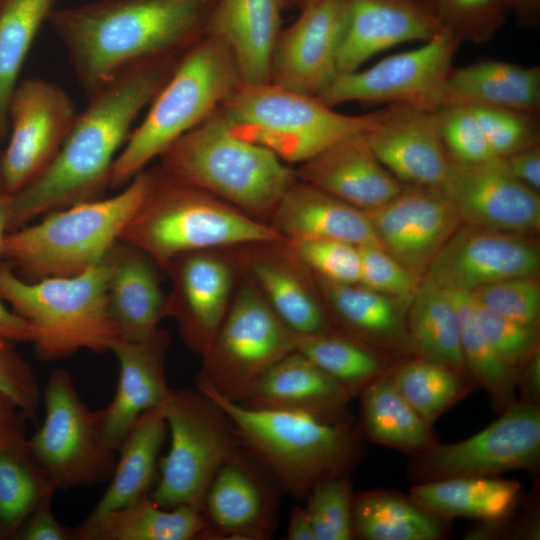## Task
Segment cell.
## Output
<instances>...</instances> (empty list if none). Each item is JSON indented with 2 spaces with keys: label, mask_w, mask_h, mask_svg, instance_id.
Segmentation results:
<instances>
[{
  "label": "cell",
  "mask_w": 540,
  "mask_h": 540,
  "mask_svg": "<svg viewBox=\"0 0 540 540\" xmlns=\"http://www.w3.org/2000/svg\"><path fill=\"white\" fill-rule=\"evenodd\" d=\"M181 55L153 60L122 74L89 98L59 151L31 183L11 195L8 232L49 212L96 199L109 186L117 152L131 127L171 76Z\"/></svg>",
  "instance_id": "obj_1"
},
{
  "label": "cell",
  "mask_w": 540,
  "mask_h": 540,
  "mask_svg": "<svg viewBox=\"0 0 540 540\" xmlns=\"http://www.w3.org/2000/svg\"><path fill=\"white\" fill-rule=\"evenodd\" d=\"M217 0H98L53 9L48 21L88 97L133 68L183 54Z\"/></svg>",
  "instance_id": "obj_2"
},
{
  "label": "cell",
  "mask_w": 540,
  "mask_h": 540,
  "mask_svg": "<svg viewBox=\"0 0 540 540\" xmlns=\"http://www.w3.org/2000/svg\"><path fill=\"white\" fill-rule=\"evenodd\" d=\"M196 389L226 415L241 447L296 499L318 482L350 473L360 456V433L350 419L256 408L223 397L196 378Z\"/></svg>",
  "instance_id": "obj_3"
},
{
  "label": "cell",
  "mask_w": 540,
  "mask_h": 540,
  "mask_svg": "<svg viewBox=\"0 0 540 540\" xmlns=\"http://www.w3.org/2000/svg\"><path fill=\"white\" fill-rule=\"evenodd\" d=\"M165 177L203 190L268 223L295 167L257 143L235 136L221 106L178 139L156 167Z\"/></svg>",
  "instance_id": "obj_4"
},
{
  "label": "cell",
  "mask_w": 540,
  "mask_h": 540,
  "mask_svg": "<svg viewBox=\"0 0 540 540\" xmlns=\"http://www.w3.org/2000/svg\"><path fill=\"white\" fill-rule=\"evenodd\" d=\"M143 203L119 241L135 246L167 271L178 256L285 241L268 223L198 188L173 181L155 167Z\"/></svg>",
  "instance_id": "obj_5"
},
{
  "label": "cell",
  "mask_w": 540,
  "mask_h": 540,
  "mask_svg": "<svg viewBox=\"0 0 540 540\" xmlns=\"http://www.w3.org/2000/svg\"><path fill=\"white\" fill-rule=\"evenodd\" d=\"M151 181V169H144L112 197L75 203L8 232L1 261L37 280L85 271L119 240L147 196Z\"/></svg>",
  "instance_id": "obj_6"
},
{
  "label": "cell",
  "mask_w": 540,
  "mask_h": 540,
  "mask_svg": "<svg viewBox=\"0 0 540 540\" xmlns=\"http://www.w3.org/2000/svg\"><path fill=\"white\" fill-rule=\"evenodd\" d=\"M230 49L203 35L181 56L117 155L109 187L127 185L145 166L216 111L241 85Z\"/></svg>",
  "instance_id": "obj_7"
},
{
  "label": "cell",
  "mask_w": 540,
  "mask_h": 540,
  "mask_svg": "<svg viewBox=\"0 0 540 540\" xmlns=\"http://www.w3.org/2000/svg\"><path fill=\"white\" fill-rule=\"evenodd\" d=\"M109 264L106 256L73 276L27 282L0 263V298L31 327L36 356L55 361L81 349L110 350L118 339L107 300Z\"/></svg>",
  "instance_id": "obj_8"
},
{
  "label": "cell",
  "mask_w": 540,
  "mask_h": 540,
  "mask_svg": "<svg viewBox=\"0 0 540 540\" xmlns=\"http://www.w3.org/2000/svg\"><path fill=\"white\" fill-rule=\"evenodd\" d=\"M221 110L235 136L298 165L346 137L370 131L383 120L388 106L363 115H347L316 96L270 83H241Z\"/></svg>",
  "instance_id": "obj_9"
},
{
  "label": "cell",
  "mask_w": 540,
  "mask_h": 540,
  "mask_svg": "<svg viewBox=\"0 0 540 540\" xmlns=\"http://www.w3.org/2000/svg\"><path fill=\"white\" fill-rule=\"evenodd\" d=\"M163 409L171 441L149 495L163 508L201 511L213 478L241 446L224 412L197 389H171Z\"/></svg>",
  "instance_id": "obj_10"
},
{
  "label": "cell",
  "mask_w": 540,
  "mask_h": 540,
  "mask_svg": "<svg viewBox=\"0 0 540 540\" xmlns=\"http://www.w3.org/2000/svg\"><path fill=\"white\" fill-rule=\"evenodd\" d=\"M227 314L201 357L197 378L223 397L241 402L269 368L296 351L298 335L272 311L241 272Z\"/></svg>",
  "instance_id": "obj_11"
},
{
  "label": "cell",
  "mask_w": 540,
  "mask_h": 540,
  "mask_svg": "<svg viewBox=\"0 0 540 540\" xmlns=\"http://www.w3.org/2000/svg\"><path fill=\"white\" fill-rule=\"evenodd\" d=\"M43 398V423L27 440V445L53 487H83L110 478L116 464V450L104 440L100 411L88 409L69 372L54 370Z\"/></svg>",
  "instance_id": "obj_12"
},
{
  "label": "cell",
  "mask_w": 540,
  "mask_h": 540,
  "mask_svg": "<svg viewBox=\"0 0 540 540\" xmlns=\"http://www.w3.org/2000/svg\"><path fill=\"white\" fill-rule=\"evenodd\" d=\"M461 43L444 29L417 48L337 74L316 97L330 107L360 102L434 110Z\"/></svg>",
  "instance_id": "obj_13"
},
{
  "label": "cell",
  "mask_w": 540,
  "mask_h": 540,
  "mask_svg": "<svg viewBox=\"0 0 540 540\" xmlns=\"http://www.w3.org/2000/svg\"><path fill=\"white\" fill-rule=\"evenodd\" d=\"M413 456L409 474L418 483L529 469L540 456V409L516 401L475 435L450 444L434 443Z\"/></svg>",
  "instance_id": "obj_14"
},
{
  "label": "cell",
  "mask_w": 540,
  "mask_h": 540,
  "mask_svg": "<svg viewBox=\"0 0 540 540\" xmlns=\"http://www.w3.org/2000/svg\"><path fill=\"white\" fill-rule=\"evenodd\" d=\"M75 117L60 86L40 78L18 81L8 106L10 139L0 160L4 192L17 193L47 168Z\"/></svg>",
  "instance_id": "obj_15"
},
{
  "label": "cell",
  "mask_w": 540,
  "mask_h": 540,
  "mask_svg": "<svg viewBox=\"0 0 540 540\" xmlns=\"http://www.w3.org/2000/svg\"><path fill=\"white\" fill-rule=\"evenodd\" d=\"M365 212L380 246L420 281L462 225L440 186L404 184L392 199Z\"/></svg>",
  "instance_id": "obj_16"
},
{
  "label": "cell",
  "mask_w": 540,
  "mask_h": 540,
  "mask_svg": "<svg viewBox=\"0 0 540 540\" xmlns=\"http://www.w3.org/2000/svg\"><path fill=\"white\" fill-rule=\"evenodd\" d=\"M166 274L172 282L166 315L175 320L185 345L202 357L227 314L239 270L227 248L182 254Z\"/></svg>",
  "instance_id": "obj_17"
},
{
  "label": "cell",
  "mask_w": 540,
  "mask_h": 540,
  "mask_svg": "<svg viewBox=\"0 0 540 540\" xmlns=\"http://www.w3.org/2000/svg\"><path fill=\"white\" fill-rule=\"evenodd\" d=\"M540 252L528 235L462 224L430 263L423 280L472 292L515 277L536 276Z\"/></svg>",
  "instance_id": "obj_18"
},
{
  "label": "cell",
  "mask_w": 540,
  "mask_h": 540,
  "mask_svg": "<svg viewBox=\"0 0 540 540\" xmlns=\"http://www.w3.org/2000/svg\"><path fill=\"white\" fill-rule=\"evenodd\" d=\"M441 187L462 224L524 235L540 229L538 191L515 178L501 158L474 164L450 161Z\"/></svg>",
  "instance_id": "obj_19"
},
{
  "label": "cell",
  "mask_w": 540,
  "mask_h": 540,
  "mask_svg": "<svg viewBox=\"0 0 540 540\" xmlns=\"http://www.w3.org/2000/svg\"><path fill=\"white\" fill-rule=\"evenodd\" d=\"M273 45L268 83L317 96L338 74L337 57L347 14L346 0H323L301 11Z\"/></svg>",
  "instance_id": "obj_20"
},
{
  "label": "cell",
  "mask_w": 540,
  "mask_h": 540,
  "mask_svg": "<svg viewBox=\"0 0 540 540\" xmlns=\"http://www.w3.org/2000/svg\"><path fill=\"white\" fill-rule=\"evenodd\" d=\"M239 272L277 317L298 336L334 329L309 269L286 241L228 248Z\"/></svg>",
  "instance_id": "obj_21"
},
{
  "label": "cell",
  "mask_w": 540,
  "mask_h": 540,
  "mask_svg": "<svg viewBox=\"0 0 540 540\" xmlns=\"http://www.w3.org/2000/svg\"><path fill=\"white\" fill-rule=\"evenodd\" d=\"M347 14L337 57L339 73L405 42H426L444 30L427 0H346Z\"/></svg>",
  "instance_id": "obj_22"
},
{
  "label": "cell",
  "mask_w": 540,
  "mask_h": 540,
  "mask_svg": "<svg viewBox=\"0 0 540 540\" xmlns=\"http://www.w3.org/2000/svg\"><path fill=\"white\" fill-rule=\"evenodd\" d=\"M169 334L158 329L146 340L116 339L110 351L119 362V379L112 401L100 411L104 440L118 450L124 437L145 411L162 405L170 393L165 373Z\"/></svg>",
  "instance_id": "obj_23"
},
{
  "label": "cell",
  "mask_w": 540,
  "mask_h": 540,
  "mask_svg": "<svg viewBox=\"0 0 540 540\" xmlns=\"http://www.w3.org/2000/svg\"><path fill=\"white\" fill-rule=\"evenodd\" d=\"M383 166L401 183L442 186L449 167L433 110L388 105L383 120L366 133Z\"/></svg>",
  "instance_id": "obj_24"
},
{
  "label": "cell",
  "mask_w": 540,
  "mask_h": 540,
  "mask_svg": "<svg viewBox=\"0 0 540 540\" xmlns=\"http://www.w3.org/2000/svg\"><path fill=\"white\" fill-rule=\"evenodd\" d=\"M366 133L346 137L296 165L297 178L363 211L386 203L404 184L376 157Z\"/></svg>",
  "instance_id": "obj_25"
},
{
  "label": "cell",
  "mask_w": 540,
  "mask_h": 540,
  "mask_svg": "<svg viewBox=\"0 0 540 540\" xmlns=\"http://www.w3.org/2000/svg\"><path fill=\"white\" fill-rule=\"evenodd\" d=\"M108 311L119 339L138 342L151 337L167 317L161 269L141 249L117 241L107 253Z\"/></svg>",
  "instance_id": "obj_26"
},
{
  "label": "cell",
  "mask_w": 540,
  "mask_h": 540,
  "mask_svg": "<svg viewBox=\"0 0 540 540\" xmlns=\"http://www.w3.org/2000/svg\"><path fill=\"white\" fill-rule=\"evenodd\" d=\"M201 512L207 524L205 539L261 540L273 530L271 498L241 450L213 478Z\"/></svg>",
  "instance_id": "obj_27"
},
{
  "label": "cell",
  "mask_w": 540,
  "mask_h": 540,
  "mask_svg": "<svg viewBox=\"0 0 540 540\" xmlns=\"http://www.w3.org/2000/svg\"><path fill=\"white\" fill-rule=\"evenodd\" d=\"M268 224L285 241L333 239L380 246L365 211L298 178L280 198Z\"/></svg>",
  "instance_id": "obj_28"
},
{
  "label": "cell",
  "mask_w": 540,
  "mask_h": 540,
  "mask_svg": "<svg viewBox=\"0 0 540 540\" xmlns=\"http://www.w3.org/2000/svg\"><path fill=\"white\" fill-rule=\"evenodd\" d=\"M352 399L340 383L294 351L260 376L239 403L327 419H347V405Z\"/></svg>",
  "instance_id": "obj_29"
},
{
  "label": "cell",
  "mask_w": 540,
  "mask_h": 540,
  "mask_svg": "<svg viewBox=\"0 0 540 540\" xmlns=\"http://www.w3.org/2000/svg\"><path fill=\"white\" fill-rule=\"evenodd\" d=\"M283 0H217L204 34L223 42L243 84L268 83L271 51L281 30Z\"/></svg>",
  "instance_id": "obj_30"
},
{
  "label": "cell",
  "mask_w": 540,
  "mask_h": 540,
  "mask_svg": "<svg viewBox=\"0 0 540 540\" xmlns=\"http://www.w3.org/2000/svg\"><path fill=\"white\" fill-rule=\"evenodd\" d=\"M311 274L334 329L372 347L413 353L407 326L390 297L360 284L333 283Z\"/></svg>",
  "instance_id": "obj_31"
},
{
  "label": "cell",
  "mask_w": 540,
  "mask_h": 540,
  "mask_svg": "<svg viewBox=\"0 0 540 540\" xmlns=\"http://www.w3.org/2000/svg\"><path fill=\"white\" fill-rule=\"evenodd\" d=\"M163 404L141 414L124 437L117 450L119 455L110 484L88 517L75 529V538L79 539L106 515L150 492L168 431Z\"/></svg>",
  "instance_id": "obj_32"
},
{
  "label": "cell",
  "mask_w": 540,
  "mask_h": 540,
  "mask_svg": "<svg viewBox=\"0 0 540 540\" xmlns=\"http://www.w3.org/2000/svg\"><path fill=\"white\" fill-rule=\"evenodd\" d=\"M507 108L539 115L540 68L500 60H483L451 69L438 106Z\"/></svg>",
  "instance_id": "obj_33"
},
{
  "label": "cell",
  "mask_w": 540,
  "mask_h": 540,
  "mask_svg": "<svg viewBox=\"0 0 540 540\" xmlns=\"http://www.w3.org/2000/svg\"><path fill=\"white\" fill-rule=\"evenodd\" d=\"M520 491L514 480L495 476H463L421 482L409 497L426 511L446 520L466 517L502 521L512 512Z\"/></svg>",
  "instance_id": "obj_34"
},
{
  "label": "cell",
  "mask_w": 540,
  "mask_h": 540,
  "mask_svg": "<svg viewBox=\"0 0 540 540\" xmlns=\"http://www.w3.org/2000/svg\"><path fill=\"white\" fill-rule=\"evenodd\" d=\"M446 519L434 515L409 496L390 490L353 494V538L363 540H438Z\"/></svg>",
  "instance_id": "obj_35"
},
{
  "label": "cell",
  "mask_w": 540,
  "mask_h": 540,
  "mask_svg": "<svg viewBox=\"0 0 540 540\" xmlns=\"http://www.w3.org/2000/svg\"><path fill=\"white\" fill-rule=\"evenodd\" d=\"M203 513L190 506L163 508L148 494L106 515L81 535V540L205 539Z\"/></svg>",
  "instance_id": "obj_36"
},
{
  "label": "cell",
  "mask_w": 540,
  "mask_h": 540,
  "mask_svg": "<svg viewBox=\"0 0 540 540\" xmlns=\"http://www.w3.org/2000/svg\"><path fill=\"white\" fill-rule=\"evenodd\" d=\"M359 395L362 431L370 441L411 455L436 443L432 424L404 399L390 371L367 384Z\"/></svg>",
  "instance_id": "obj_37"
},
{
  "label": "cell",
  "mask_w": 540,
  "mask_h": 540,
  "mask_svg": "<svg viewBox=\"0 0 540 540\" xmlns=\"http://www.w3.org/2000/svg\"><path fill=\"white\" fill-rule=\"evenodd\" d=\"M406 326L416 356L472 379L461 350L457 311L446 289L422 280L410 301Z\"/></svg>",
  "instance_id": "obj_38"
},
{
  "label": "cell",
  "mask_w": 540,
  "mask_h": 540,
  "mask_svg": "<svg viewBox=\"0 0 540 540\" xmlns=\"http://www.w3.org/2000/svg\"><path fill=\"white\" fill-rule=\"evenodd\" d=\"M56 489L32 457L25 436L0 447V536L17 537Z\"/></svg>",
  "instance_id": "obj_39"
},
{
  "label": "cell",
  "mask_w": 540,
  "mask_h": 540,
  "mask_svg": "<svg viewBox=\"0 0 540 540\" xmlns=\"http://www.w3.org/2000/svg\"><path fill=\"white\" fill-rule=\"evenodd\" d=\"M296 351L340 383L353 398L393 368L374 347L336 329L299 336Z\"/></svg>",
  "instance_id": "obj_40"
},
{
  "label": "cell",
  "mask_w": 540,
  "mask_h": 540,
  "mask_svg": "<svg viewBox=\"0 0 540 540\" xmlns=\"http://www.w3.org/2000/svg\"><path fill=\"white\" fill-rule=\"evenodd\" d=\"M55 0H2L0 5V138L9 129L8 106L32 43Z\"/></svg>",
  "instance_id": "obj_41"
},
{
  "label": "cell",
  "mask_w": 540,
  "mask_h": 540,
  "mask_svg": "<svg viewBox=\"0 0 540 540\" xmlns=\"http://www.w3.org/2000/svg\"><path fill=\"white\" fill-rule=\"evenodd\" d=\"M390 376L404 399L432 425L476 384L445 364L418 356L393 367Z\"/></svg>",
  "instance_id": "obj_42"
},
{
  "label": "cell",
  "mask_w": 540,
  "mask_h": 540,
  "mask_svg": "<svg viewBox=\"0 0 540 540\" xmlns=\"http://www.w3.org/2000/svg\"><path fill=\"white\" fill-rule=\"evenodd\" d=\"M456 308L460 344L467 370L476 384L481 385L502 410L516 402L517 371L495 352L479 329L470 292L446 289Z\"/></svg>",
  "instance_id": "obj_43"
},
{
  "label": "cell",
  "mask_w": 540,
  "mask_h": 540,
  "mask_svg": "<svg viewBox=\"0 0 540 540\" xmlns=\"http://www.w3.org/2000/svg\"><path fill=\"white\" fill-rule=\"evenodd\" d=\"M305 499L315 540L353 539V492L349 473L318 482Z\"/></svg>",
  "instance_id": "obj_44"
},
{
  "label": "cell",
  "mask_w": 540,
  "mask_h": 540,
  "mask_svg": "<svg viewBox=\"0 0 540 540\" xmlns=\"http://www.w3.org/2000/svg\"><path fill=\"white\" fill-rule=\"evenodd\" d=\"M433 112L440 141L450 161L474 164L496 158L472 107L444 104Z\"/></svg>",
  "instance_id": "obj_45"
},
{
  "label": "cell",
  "mask_w": 540,
  "mask_h": 540,
  "mask_svg": "<svg viewBox=\"0 0 540 540\" xmlns=\"http://www.w3.org/2000/svg\"><path fill=\"white\" fill-rule=\"evenodd\" d=\"M444 29L461 41L482 44L503 25L509 10L505 0H427Z\"/></svg>",
  "instance_id": "obj_46"
},
{
  "label": "cell",
  "mask_w": 540,
  "mask_h": 540,
  "mask_svg": "<svg viewBox=\"0 0 540 540\" xmlns=\"http://www.w3.org/2000/svg\"><path fill=\"white\" fill-rule=\"evenodd\" d=\"M472 109L496 158H504L539 144L540 125L537 114L507 108Z\"/></svg>",
  "instance_id": "obj_47"
},
{
  "label": "cell",
  "mask_w": 540,
  "mask_h": 540,
  "mask_svg": "<svg viewBox=\"0 0 540 540\" xmlns=\"http://www.w3.org/2000/svg\"><path fill=\"white\" fill-rule=\"evenodd\" d=\"M286 243L297 258L319 278L339 284L359 283V246L333 239H307Z\"/></svg>",
  "instance_id": "obj_48"
},
{
  "label": "cell",
  "mask_w": 540,
  "mask_h": 540,
  "mask_svg": "<svg viewBox=\"0 0 540 540\" xmlns=\"http://www.w3.org/2000/svg\"><path fill=\"white\" fill-rule=\"evenodd\" d=\"M477 304L510 320L538 326L540 284L536 276L494 282L470 292Z\"/></svg>",
  "instance_id": "obj_49"
},
{
  "label": "cell",
  "mask_w": 540,
  "mask_h": 540,
  "mask_svg": "<svg viewBox=\"0 0 540 540\" xmlns=\"http://www.w3.org/2000/svg\"><path fill=\"white\" fill-rule=\"evenodd\" d=\"M473 301L475 320L482 334L506 364L519 370L538 352V326L502 317Z\"/></svg>",
  "instance_id": "obj_50"
},
{
  "label": "cell",
  "mask_w": 540,
  "mask_h": 540,
  "mask_svg": "<svg viewBox=\"0 0 540 540\" xmlns=\"http://www.w3.org/2000/svg\"><path fill=\"white\" fill-rule=\"evenodd\" d=\"M360 285L398 299L411 301L420 280L378 245L359 246Z\"/></svg>",
  "instance_id": "obj_51"
},
{
  "label": "cell",
  "mask_w": 540,
  "mask_h": 540,
  "mask_svg": "<svg viewBox=\"0 0 540 540\" xmlns=\"http://www.w3.org/2000/svg\"><path fill=\"white\" fill-rule=\"evenodd\" d=\"M0 392L9 396L27 419L37 420L41 398L37 378L14 343L3 338H0Z\"/></svg>",
  "instance_id": "obj_52"
},
{
  "label": "cell",
  "mask_w": 540,
  "mask_h": 540,
  "mask_svg": "<svg viewBox=\"0 0 540 540\" xmlns=\"http://www.w3.org/2000/svg\"><path fill=\"white\" fill-rule=\"evenodd\" d=\"M51 499H45L30 515L17 535L21 540H68L75 536L62 525L51 510Z\"/></svg>",
  "instance_id": "obj_53"
},
{
  "label": "cell",
  "mask_w": 540,
  "mask_h": 540,
  "mask_svg": "<svg viewBox=\"0 0 540 540\" xmlns=\"http://www.w3.org/2000/svg\"><path fill=\"white\" fill-rule=\"evenodd\" d=\"M509 172L522 183L540 189V146L535 145L501 158Z\"/></svg>",
  "instance_id": "obj_54"
},
{
  "label": "cell",
  "mask_w": 540,
  "mask_h": 540,
  "mask_svg": "<svg viewBox=\"0 0 540 540\" xmlns=\"http://www.w3.org/2000/svg\"><path fill=\"white\" fill-rule=\"evenodd\" d=\"M26 415L6 394L0 392V447L24 436Z\"/></svg>",
  "instance_id": "obj_55"
},
{
  "label": "cell",
  "mask_w": 540,
  "mask_h": 540,
  "mask_svg": "<svg viewBox=\"0 0 540 540\" xmlns=\"http://www.w3.org/2000/svg\"><path fill=\"white\" fill-rule=\"evenodd\" d=\"M517 372L516 389L520 390L521 402L537 405L540 399L539 351ZM518 371V370H517Z\"/></svg>",
  "instance_id": "obj_56"
},
{
  "label": "cell",
  "mask_w": 540,
  "mask_h": 540,
  "mask_svg": "<svg viewBox=\"0 0 540 540\" xmlns=\"http://www.w3.org/2000/svg\"><path fill=\"white\" fill-rule=\"evenodd\" d=\"M30 325L13 310L7 308L0 298V338L13 343L30 342Z\"/></svg>",
  "instance_id": "obj_57"
},
{
  "label": "cell",
  "mask_w": 540,
  "mask_h": 540,
  "mask_svg": "<svg viewBox=\"0 0 540 540\" xmlns=\"http://www.w3.org/2000/svg\"><path fill=\"white\" fill-rule=\"evenodd\" d=\"M287 540H315L312 523L305 506L291 509L286 533Z\"/></svg>",
  "instance_id": "obj_58"
},
{
  "label": "cell",
  "mask_w": 540,
  "mask_h": 540,
  "mask_svg": "<svg viewBox=\"0 0 540 540\" xmlns=\"http://www.w3.org/2000/svg\"><path fill=\"white\" fill-rule=\"evenodd\" d=\"M509 10L517 13L526 23L536 20L540 9V0H505Z\"/></svg>",
  "instance_id": "obj_59"
},
{
  "label": "cell",
  "mask_w": 540,
  "mask_h": 540,
  "mask_svg": "<svg viewBox=\"0 0 540 540\" xmlns=\"http://www.w3.org/2000/svg\"><path fill=\"white\" fill-rule=\"evenodd\" d=\"M11 195L0 188V261L3 241L8 233V224L11 212ZM1 263V262H0Z\"/></svg>",
  "instance_id": "obj_60"
},
{
  "label": "cell",
  "mask_w": 540,
  "mask_h": 540,
  "mask_svg": "<svg viewBox=\"0 0 540 540\" xmlns=\"http://www.w3.org/2000/svg\"><path fill=\"white\" fill-rule=\"evenodd\" d=\"M323 0H283L284 9H295L301 11L315 3Z\"/></svg>",
  "instance_id": "obj_61"
},
{
  "label": "cell",
  "mask_w": 540,
  "mask_h": 540,
  "mask_svg": "<svg viewBox=\"0 0 540 540\" xmlns=\"http://www.w3.org/2000/svg\"><path fill=\"white\" fill-rule=\"evenodd\" d=\"M1 1H2V0H0V5H1Z\"/></svg>",
  "instance_id": "obj_62"
}]
</instances>
